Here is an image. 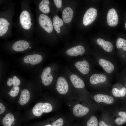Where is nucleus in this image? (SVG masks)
I'll return each mask as SVG.
<instances>
[{
	"label": "nucleus",
	"mask_w": 126,
	"mask_h": 126,
	"mask_svg": "<svg viewBox=\"0 0 126 126\" xmlns=\"http://www.w3.org/2000/svg\"><path fill=\"white\" fill-rule=\"evenodd\" d=\"M52 109V106L48 103L39 102L34 106L32 111L35 116H39L43 113H48L51 112Z\"/></svg>",
	"instance_id": "f257e3e1"
},
{
	"label": "nucleus",
	"mask_w": 126,
	"mask_h": 126,
	"mask_svg": "<svg viewBox=\"0 0 126 126\" xmlns=\"http://www.w3.org/2000/svg\"><path fill=\"white\" fill-rule=\"evenodd\" d=\"M38 21L40 26L49 33L51 32L53 30L52 24L49 17L43 14H41L38 18Z\"/></svg>",
	"instance_id": "f03ea898"
},
{
	"label": "nucleus",
	"mask_w": 126,
	"mask_h": 126,
	"mask_svg": "<svg viewBox=\"0 0 126 126\" xmlns=\"http://www.w3.org/2000/svg\"><path fill=\"white\" fill-rule=\"evenodd\" d=\"M97 15L96 9L91 7L88 9L84 14L83 18V23L85 26L88 25L94 21Z\"/></svg>",
	"instance_id": "7ed1b4c3"
},
{
	"label": "nucleus",
	"mask_w": 126,
	"mask_h": 126,
	"mask_svg": "<svg viewBox=\"0 0 126 126\" xmlns=\"http://www.w3.org/2000/svg\"><path fill=\"white\" fill-rule=\"evenodd\" d=\"M20 22L22 27L24 29H29L32 25L30 15L28 12L24 10L20 16Z\"/></svg>",
	"instance_id": "20e7f679"
},
{
	"label": "nucleus",
	"mask_w": 126,
	"mask_h": 126,
	"mask_svg": "<svg viewBox=\"0 0 126 126\" xmlns=\"http://www.w3.org/2000/svg\"><path fill=\"white\" fill-rule=\"evenodd\" d=\"M56 88L58 92L62 94L67 93L69 89V86L66 79L60 76L56 82Z\"/></svg>",
	"instance_id": "39448f33"
},
{
	"label": "nucleus",
	"mask_w": 126,
	"mask_h": 126,
	"mask_svg": "<svg viewBox=\"0 0 126 126\" xmlns=\"http://www.w3.org/2000/svg\"><path fill=\"white\" fill-rule=\"evenodd\" d=\"M108 24L111 27L116 26L118 23V16L116 11L114 8H111L108 10L107 17Z\"/></svg>",
	"instance_id": "423d86ee"
},
{
	"label": "nucleus",
	"mask_w": 126,
	"mask_h": 126,
	"mask_svg": "<svg viewBox=\"0 0 126 126\" xmlns=\"http://www.w3.org/2000/svg\"><path fill=\"white\" fill-rule=\"evenodd\" d=\"M51 71L50 67H47L44 70L41 75L42 83L45 86L49 85L53 80V77L50 73Z\"/></svg>",
	"instance_id": "0eeeda50"
},
{
	"label": "nucleus",
	"mask_w": 126,
	"mask_h": 126,
	"mask_svg": "<svg viewBox=\"0 0 126 126\" xmlns=\"http://www.w3.org/2000/svg\"><path fill=\"white\" fill-rule=\"evenodd\" d=\"M89 109L86 107L80 104H77L73 108V112L76 116L80 117L86 115L89 112Z\"/></svg>",
	"instance_id": "6e6552de"
},
{
	"label": "nucleus",
	"mask_w": 126,
	"mask_h": 126,
	"mask_svg": "<svg viewBox=\"0 0 126 126\" xmlns=\"http://www.w3.org/2000/svg\"><path fill=\"white\" fill-rule=\"evenodd\" d=\"M75 67L82 74L86 75L89 72V65L86 60L76 62L75 64Z\"/></svg>",
	"instance_id": "1a4fd4ad"
},
{
	"label": "nucleus",
	"mask_w": 126,
	"mask_h": 126,
	"mask_svg": "<svg viewBox=\"0 0 126 126\" xmlns=\"http://www.w3.org/2000/svg\"><path fill=\"white\" fill-rule=\"evenodd\" d=\"M42 56L38 54H33L25 56L24 58V62L26 63L35 65L40 63L42 61Z\"/></svg>",
	"instance_id": "9d476101"
},
{
	"label": "nucleus",
	"mask_w": 126,
	"mask_h": 126,
	"mask_svg": "<svg viewBox=\"0 0 126 126\" xmlns=\"http://www.w3.org/2000/svg\"><path fill=\"white\" fill-rule=\"evenodd\" d=\"M85 52L84 48L82 46L78 45L70 48L66 51L68 55L73 56H76L79 55H82Z\"/></svg>",
	"instance_id": "9b49d317"
},
{
	"label": "nucleus",
	"mask_w": 126,
	"mask_h": 126,
	"mask_svg": "<svg viewBox=\"0 0 126 126\" xmlns=\"http://www.w3.org/2000/svg\"><path fill=\"white\" fill-rule=\"evenodd\" d=\"M28 42L24 40H20L15 42L13 45L12 48L16 51L21 52L24 51L29 47Z\"/></svg>",
	"instance_id": "f8f14e48"
},
{
	"label": "nucleus",
	"mask_w": 126,
	"mask_h": 126,
	"mask_svg": "<svg viewBox=\"0 0 126 126\" xmlns=\"http://www.w3.org/2000/svg\"><path fill=\"white\" fill-rule=\"evenodd\" d=\"M94 100L98 103L103 102L107 104H111L114 101V99L112 96L102 94H98L95 95Z\"/></svg>",
	"instance_id": "ddd939ff"
},
{
	"label": "nucleus",
	"mask_w": 126,
	"mask_h": 126,
	"mask_svg": "<svg viewBox=\"0 0 126 126\" xmlns=\"http://www.w3.org/2000/svg\"><path fill=\"white\" fill-rule=\"evenodd\" d=\"M107 79L106 76L101 74H94L90 77V83L93 84H95L105 81Z\"/></svg>",
	"instance_id": "4468645a"
},
{
	"label": "nucleus",
	"mask_w": 126,
	"mask_h": 126,
	"mask_svg": "<svg viewBox=\"0 0 126 126\" xmlns=\"http://www.w3.org/2000/svg\"><path fill=\"white\" fill-rule=\"evenodd\" d=\"M99 62L100 65L107 73H111L113 70L114 66L110 61L103 59H100L99 60Z\"/></svg>",
	"instance_id": "2eb2a0df"
},
{
	"label": "nucleus",
	"mask_w": 126,
	"mask_h": 126,
	"mask_svg": "<svg viewBox=\"0 0 126 126\" xmlns=\"http://www.w3.org/2000/svg\"><path fill=\"white\" fill-rule=\"evenodd\" d=\"M70 79L73 86L76 88H82L85 86L83 81L76 75L72 74L70 77Z\"/></svg>",
	"instance_id": "dca6fc26"
},
{
	"label": "nucleus",
	"mask_w": 126,
	"mask_h": 126,
	"mask_svg": "<svg viewBox=\"0 0 126 126\" xmlns=\"http://www.w3.org/2000/svg\"><path fill=\"white\" fill-rule=\"evenodd\" d=\"M74 12L72 9L67 7L63 10L62 18L63 21L65 23H68L71 21L73 16Z\"/></svg>",
	"instance_id": "f3484780"
},
{
	"label": "nucleus",
	"mask_w": 126,
	"mask_h": 126,
	"mask_svg": "<svg viewBox=\"0 0 126 126\" xmlns=\"http://www.w3.org/2000/svg\"><path fill=\"white\" fill-rule=\"evenodd\" d=\"M30 97V94L28 90L26 89L22 90L18 101L19 103L21 105L26 104L29 101Z\"/></svg>",
	"instance_id": "a211bd4d"
},
{
	"label": "nucleus",
	"mask_w": 126,
	"mask_h": 126,
	"mask_svg": "<svg viewBox=\"0 0 126 126\" xmlns=\"http://www.w3.org/2000/svg\"><path fill=\"white\" fill-rule=\"evenodd\" d=\"M97 42L107 52H110L113 49V45L109 42L105 41L101 38H98L97 40Z\"/></svg>",
	"instance_id": "6ab92c4d"
},
{
	"label": "nucleus",
	"mask_w": 126,
	"mask_h": 126,
	"mask_svg": "<svg viewBox=\"0 0 126 126\" xmlns=\"http://www.w3.org/2000/svg\"><path fill=\"white\" fill-rule=\"evenodd\" d=\"M10 23L6 19L2 18H0V36L4 35L7 32Z\"/></svg>",
	"instance_id": "aec40b11"
},
{
	"label": "nucleus",
	"mask_w": 126,
	"mask_h": 126,
	"mask_svg": "<svg viewBox=\"0 0 126 126\" xmlns=\"http://www.w3.org/2000/svg\"><path fill=\"white\" fill-rule=\"evenodd\" d=\"M53 27L55 30L58 33L60 32V27L63 24V22L62 20L57 15H55L53 19Z\"/></svg>",
	"instance_id": "412c9836"
},
{
	"label": "nucleus",
	"mask_w": 126,
	"mask_h": 126,
	"mask_svg": "<svg viewBox=\"0 0 126 126\" xmlns=\"http://www.w3.org/2000/svg\"><path fill=\"white\" fill-rule=\"evenodd\" d=\"M14 117L11 113L7 114L2 120L3 125L5 126H11L14 121Z\"/></svg>",
	"instance_id": "4be33fe9"
},
{
	"label": "nucleus",
	"mask_w": 126,
	"mask_h": 126,
	"mask_svg": "<svg viewBox=\"0 0 126 126\" xmlns=\"http://www.w3.org/2000/svg\"><path fill=\"white\" fill-rule=\"evenodd\" d=\"M49 3V1L48 0H42L39 5V9L44 13H49L50 12V9L48 6Z\"/></svg>",
	"instance_id": "5701e85b"
},
{
	"label": "nucleus",
	"mask_w": 126,
	"mask_h": 126,
	"mask_svg": "<svg viewBox=\"0 0 126 126\" xmlns=\"http://www.w3.org/2000/svg\"><path fill=\"white\" fill-rule=\"evenodd\" d=\"M118 114L120 117L116 118L115 122L117 124L121 125L126 122V112L120 111Z\"/></svg>",
	"instance_id": "b1692460"
},
{
	"label": "nucleus",
	"mask_w": 126,
	"mask_h": 126,
	"mask_svg": "<svg viewBox=\"0 0 126 126\" xmlns=\"http://www.w3.org/2000/svg\"><path fill=\"white\" fill-rule=\"evenodd\" d=\"M112 93L113 95L116 97H123L126 94V88L123 87L120 90L116 88H114L112 90Z\"/></svg>",
	"instance_id": "393cba45"
},
{
	"label": "nucleus",
	"mask_w": 126,
	"mask_h": 126,
	"mask_svg": "<svg viewBox=\"0 0 126 126\" xmlns=\"http://www.w3.org/2000/svg\"><path fill=\"white\" fill-rule=\"evenodd\" d=\"M117 47L118 49L122 48L126 51V40L120 38L117 40L116 42Z\"/></svg>",
	"instance_id": "a878e982"
},
{
	"label": "nucleus",
	"mask_w": 126,
	"mask_h": 126,
	"mask_svg": "<svg viewBox=\"0 0 126 126\" xmlns=\"http://www.w3.org/2000/svg\"><path fill=\"white\" fill-rule=\"evenodd\" d=\"M98 125L97 119L94 116L91 117L87 123V126H98Z\"/></svg>",
	"instance_id": "bb28decb"
},
{
	"label": "nucleus",
	"mask_w": 126,
	"mask_h": 126,
	"mask_svg": "<svg viewBox=\"0 0 126 126\" xmlns=\"http://www.w3.org/2000/svg\"><path fill=\"white\" fill-rule=\"evenodd\" d=\"M19 90L20 88L18 86H13L8 94L12 97H15L18 94Z\"/></svg>",
	"instance_id": "cd10ccee"
},
{
	"label": "nucleus",
	"mask_w": 126,
	"mask_h": 126,
	"mask_svg": "<svg viewBox=\"0 0 126 126\" xmlns=\"http://www.w3.org/2000/svg\"><path fill=\"white\" fill-rule=\"evenodd\" d=\"M63 119L59 118L53 122L52 126H62L63 124Z\"/></svg>",
	"instance_id": "c85d7f7f"
},
{
	"label": "nucleus",
	"mask_w": 126,
	"mask_h": 126,
	"mask_svg": "<svg viewBox=\"0 0 126 126\" xmlns=\"http://www.w3.org/2000/svg\"><path fill=\"white\" fill-rule=\"evenodd\" d=\"M12 79L13 86H18L20 85L21 83L20 81L16 76H13Z\"/></svg>",
	"instance_id": "c756f323"
},
{
	"label": "nucleus",
	"mask_w": 126,
	"mask_h": 126,
	"mask_svg": "<svg viewBox=\"0 0 126 126\" xmlns=\"http://www.w3.org/2000/svg\"><path fill=\"white\" fill-rule=\"evenodd\" d=\"M54 2L58 8H60L62 6V0H54Z\"/></svg>",
	"instance_id": "7c9ffc66"
},
{
	"label": "nucleus",
	"mask_w": 126,
	"mask_h": 126,
	"mask_svg": "<svg viewBox=\"0 0 126 126\" xmlns=\"http://www.w3.org/2000/svg\"><path fill=\"white\" fill-rule=\"evenodd\" d=\"M0 114L3 113L5 110V107L4 105L1 102L0 103Z\"/></svg>",
	"instance_id": "2f4dec72"
},
{
	"label": "nucleus",
	"mask_w": 126,
	"mask_h": 126,
	"mask_svg": "<svg viewBox=\"0 0 126 126\" xmlns=\"http://www.w3.org/2000/svg\"><path fill=\"white\" fill-rule=\"evenodd\" d=\"M7 84L8 86H11L13 84L12 79L11 78H9L7 81Z\"/></svg>",
	"instance_id": "473e14b6"
},
{
	"label": "nucleus",
	"mask_w": 126,
	"mask_h": 126,
	"mask_svg": "<svg viewBox=\"0 0 126 126\" xmlns=\"http://www.w3.org/2000/svg\"><path fill=\"white\" fill-rule=\"evenodd\" d=\"M99 126H110L107 125L104 122L102 121H100L99 123Z\"/></svg>",
	"instance_id": "72a5a7b5"
},
{
	"label": "nucleus",
	"mask_w": 126,
	"mask_h": 126,
	"mask_svg": "<svg viewBox=\"0 0 126 126\" xmlns=\"http://www.w3.org/2000/svg\"><path fill=\"white\" fill-rule=\"evenodd\" d=\"M44 126H52L50 125L49 124V125H46Z\"/></svg>",
	"instance_id": "f704fd0d"
},
{
	"label": "nucleus",
	"mask_w": 126,
	"mask_h": 126,
	"mask_svg": "<svg viewBox=\"0 0 126 126\" xmlns=\"http://www.w3.org/2000/svg\"><path fill=\"white\" fill-rule=\"evenodd\" d=\"M125 28H126V21L125 24Z\"/></svg>",
	"instance_id": "c9c22d12"
},
{
	"label": "nucleus",
	"mask_w": 126,
	"mask_h": 126,
	"mask_svg": "<svg viewBox=\"0 0 126 126\" xmlns=\"http://www.w3.org/2000/svg\"><path fill=\"white\" fill-rule=\"evenodd\" d=\"M29 48H32L31 47H29Z\"/></svg>",
	"instance_id": "e433bc0d"
},
{
	"label": "nucleus",
	"mask_w": 126,
	"mask_h": 126,
	"mask_svg": "<svg viewBox=\"0 0 126 126\" xmlns=\"http://www.w3.org/2000/svg\"><path fill=\"white\" fill-rule=\"evenodd\" d=\"M125 86H126V84Z\"/></svg>",
	"instance_id": "4c0bfd02"
},
{
	"label": "nucleus",
	"mask_w": 126,
	"mask_h": 126,
	"mask_svg": "<svg viewBox=\"0 0 126 126\" xmlns=\"http://www.w3.org/2000/svg\"><path fill=\"white\" fill-rule=\"evenodd\" d=\"M34 53H35V52H34Z\"/></svg>",
	"instance_id": "58836bf2"
},
{
	"label": "nucleus",
	"mask_w": 126,
	"mask_h": 126,
	"mask_svg": "<svg viewBox=\"0 0 126 126\" xmlns=\"http://www.w3.org/2000/svg\"><path fill=\"white\" fill-rule=\"evenodd\" d=\"M29 43H30H30H30V42Z\"/></svg>",
	"instance_id": "ea45409f"
}]
</instances>
